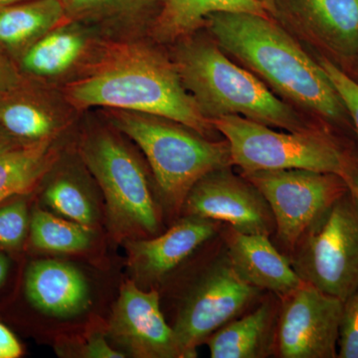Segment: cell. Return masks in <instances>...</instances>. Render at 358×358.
I'll return each mask as SVG.
<instances>
[{
    "mask_svg": "<svg viewBox=\"0 0 358 358\" xmlns=\"http://www.w3.org/2000/svg\"><path fill=\"white\" fill-rule=\"evenodd\" d=\"M206 22L221 48L281 95L327 119H341L345 107L322 66L270 17L220 13Z\"/></svg>",
    "mask_w": 358,
    "mask_h": 358,
    "instance_id": "cell-1",
    "label": "cell"
},
{
    "mask_svg": "<svg viewBox=\"0 0 358 358\" xmlns=\"http://www.w3.org/2000/svg\"><path fill=\"white\" fill-rule=\"evenodd\" d=\"M78 108L109 107L178 122L200 136L214 126L182 83L178 71L164 58L136 51L78 80L66 89Z\"/></svg>",
    "mask_w": 358,
    "mask_h": 358,
    "instance_id": "cell-2",
    "label": "cell"
},
{
    "mask_svg": "<svg viewBox=\"0 0 358 358\" xmlns=\"http://www.w3.org/2000/svg\"><path fill=\"white\" fill-rule=\"evenodd\" d=\"M176 69L208 119L241 115L289 131H307L291 107L213 45L195 43L181 49Z\"/></svg>",
    "mask_w": 358,
    "mask_h": 358,
    "instance_id": "cell-3",
    "label": "cell"
},
{
    "mask_svg": "<svg viewBox=\"0 0 358 358\" xmlns=\"http://www.w3.org/2000/svg\"><path fill=\"white\" fill-rule=\"evenodd\" d=\"M162 117L120 110L114 124L133 140L148 160L162 204L171 213L182 210L193 185L215 169L230 166L227 141H212Z\"/></svg>",
    "mask_w": 358,
    "mask_h": 358,
    "instance_id": "cell-4",
    "label": "cell"
},
{
    "mask_svg": "<svg viewBox=\"0 0 358 358\" xmlns=\"http://www.w3.org/2000/svg\"><path fill=\"white\" fill-rule=\"evenodd\" d=\"M81 155L102 190L110 237L124 244L159 234L162 203L134 152L113 134L98 133L85 138Z\"/></svg>",
    "mask_w": 358,
    "mask_h": 358,
    "instance_id": "cell-5",
    "label": "cell"
},
{
    "mask_svg": "<svg viewBox=\"0 0 358 358\" xmlns=\"http://www.w3.org/2000/svg\"><path fill=\"white\" fill-rule=\"evenodd\" d=\"M229 145L231 162L243 173L307 169L345 178L352 157L334 141L312 131L282 133L241 115L211 120Z\"/></svg>",
    "mask_w": 358,
    "mask_h": 358,
    "instance_id": "cell-6",
    "label": "cell"
},
{
    "mask_svg": "<svg viewBox=\"0 0 358 358\" xmlns=\"http://www.w3.org/2000/svg\"><path fill=\"white\" fill-rule=\"evenodd\" d=\"M303 282L345 301L358 289V197L352 189L329 206L294 250Z\"/></svg>",
    "mask_w": 358,
    "mask_h": 358,
    "instance_id": "cell-7",
    "label": "cell"
},
{
    "mask_svg": "<svg viewBox=\"0 0 358 358\" xmlns=\"http://www.w3.org/2000/svg\"><path fill=\"white\" fill-rule=\"evenodd\" d=\"M260 292L238 275L227 255L205 268L179 301L171 326L181 357H196L197 348L239 317Z\"/></svg>",
    "mask_w": 358,
    "mask_h": 358,
    "instance_id": "cell-8",
    "label": "cell"
},
{
    "mask_svg": "<svg viewBox=\"0 0 358 358\" xmlns=\"http://www.w3.org/2000/svg\"><path fill=\"white\" fill-rule=\"evenodd\" d=\"M267 200L278 239L293 252L322 213L350 190L343 176L307 169L243 173Z\"/></svg>",
    "mask_w": 358,
    "mask_h": 358,
    "instance_id": "cell-9",
    "label": "cell"
},
{
    "mask_svg": "<svg viewBox=\"0 0 358 358\" xmlns=\"http://www.w3.org/2000/svg\"><path fill=\"white\" fill-rule=\"evenodd\" d=\"M20 291L23 303L40 320L73 331L80 322L85 327L99 322L92 317L98 303L95 281L76 263L47 257L30 261Z\"/></svg>",
    "mask_w": 358,
    "mask_h": 358,
    "instance_id": "cell-10",
    "label": "cell"
},
{
    "mask_svg": "<svg viewBox=\"0 0 358 358\" xmlns=\"http://www.w3.org/2000/svg\"><path fill=\"white\" fill-rule=\"evenodd\" d=\"M275 348L282 358H336L343 301L303 282L282 296Z\"/></svg>",
    "mask_w": 358,
    "mask_h": 358,
    "instance_id": "cell-11",
    "label": "cell"
},
{
    "mask_svg": "<svg viewBox=\"0 0 358 358\" xmlns=\"http://www.w3.org/2000/svg\"><path fill=\"white\" fill-rule=\"evenodd\" d=\"M106 331L126 357L182 358L173 327L162 312L159 292L141 288L129 278L120 287Z\"/></svg>",
    "mask_w": 358,
    "mask_h": 358,
    "instance_id": "cell-12",
    "label": "cell"
},
{
    "mask_svg": "<svg viewBox=\"0 0 358 358\" xmlns=\"http://www.w3.org/2000/svg\"><path fill=\"white\" fill-rule=\"evenodd\" d=\"M183 215L222 221L247 234L270 236L275 220L267 200L248 179L230 166L215 169L199 179L186 196Z\"/></svg>",
    "mask_w": 358,
    "mask_h": 358,
    "instance_id": "cell-13",
    "label": "cell"
},
{
    "mask_svg": "<svg viewBox=\"0 0 358 358\" xmlns=\"http://www.w3.org/2000/svg\"><path fill=\"white\" fill-rule=\"evenodd\" d=\"M217 222L183 215L164 233L124 242L131 277L143 289H155L215 236Z\"/></svg>",
    "mask_w": 358,
    "mask_h": 358,
    "instance_id": "cell-14",
    "label": "cell"
},
{
    "mask_svg": "<svg viewBox=\"0 0 358 358\" xmlns=\"http://www.w3.org/2000/svg\"><path fill=\"white\" fill-rule=\"evenodd\" d=\"M225 241L226 255L233 268L251 286L282 298L303 284L291 261L278 251L267 235L247 234L230 227Z\"/></svg>",
    "mask_w": 358,
    "mask_h": 358,
    "instance_id": "cell-15",
    "label": "cell"
},
{
    "mask_svg": "<svg viewBox=\"0 0 358 358\" xmlns=\"http://www.w3.org/2000/svg\"><path fill=\"white\" fill-rule=\"evenodd\" d=\"M277 14L288 16L341 54L358 47V0H274Z\"/></svg>",
    "mask_w": 358,
    "mask_h": 358,
    "instance_id": "cell-16",
    "label": "cell"
},
{
    "mask_svg": "<svg viewBox=\"0 0 358 358\" xmlns=\"http://www.w3.org/2000/svg\"><path fill=\"white\" fill-rule=\"evenodd\" d=\"M279 308L266 301L253 312L237 317L206 339L212 358H261L275 348Z\"/></svg>",
    "mask_w": 358,
    "mask_h": 358,
    "instance_id": "cell-17",
    "label": "cell"
},
{
    "mask_svg": "<svg viewBox=\"0 0 358 358\" xmlns=\"http://www.w3.org/2000/svg\"><path fill=\"white\" fill-rule=\"evenodd\" d=\"M54 138L28 143L0 155V203L26 196L39 185L55 162Z\"/></svg>",
    "mask_w": 358,
    "mask_h": 358,
    "instance_id": "cell-18",
    "label": "cell"
},
{
    "mask_svg": "<svg viewBox=\"0 0 358 358\" xmlns=\"http://www.w3.org/2000/svg\"><path fill=\"white\" fill-rule=\"evenodd\" d=\"M27 243L48 255H87L98 243V230L36 207L30 216Z\"/></svg>",
    "mask_w": 358,
    "mask_h": 358,
    "instance_id": "cell-19",
    "label": "cell"
},
{
    "mask_svg": "<svg viewBox=\"0 0 358 358\" xmlns=\"http://www.w3.org/2000/svg\"><path fill=\"white\" fill-rule=\"evenodd\" d=\"M251 13L271 17L259 0H162L157 29L164 38L194 31L212 14Z\"/></svg>",
    "mask_w": 358,
    "mask_h": 358,
    "instance_id": "cell-20",
    "label": "cell"
},
{
    "mask_svg": "<svg viewBox=\"0 0 358 358\" xmlns=\"http://www.w3.org/2000/svg\"><path fill=\"white\" fill-rule=\"evenodd\" d=\"M62 15L59 0H26L0 7V44L22 46L49 31Z\"/></svg>",
    "mask_w": 358,
    "mask_h": 358,
    "instance_id": "cell-21",
    "label": "cell"
},
{
    "mask_svg": "<svg viewBox=\"0 0 358 358\" xmlns=\"http://www.w3.org/2000/svg\"><path fill=\"white\" fill-rule=\"evenodd\" d=\"M84 40L72 31H55L42 37L23 57V67L38 76H56L69 69L81 55Z\"/></svg>",
    "mask_w": 358,
    "mask_h": 358,
    "instance_id": "cell-22",
    "label": "cell"
},
{
    "mask_svg": "<svg viewBox=\"0 0 358 358\" xmlns=\"http://www.w3.org/2000/svg\"><path fill=\"white\" fill-rule=\"evenodd\" d=\"M42 203L61 217L98 230L101 212L98 203L83 185L70 178H59L47 186Z\"/></svg>",
    "mask_w": 358,
    "mask_h": 358,
    "instance_id": "cell-23",
    "label": "cell"
},
{
    "mask_svg": "<svg viewBox=\"0 0 358 358\" xmlns=\"http://www.w3.org/2000/svg\"><path fill=\"white\" fill-rule=\"evenodd\" d=\"M0 124L11 136L28 143L55 136L53 117L32 103L20 101L0 103Z\"/></svg>",
    "mask_w": 358,
    "mask_h": 358,
    "instance_id": "cell-24",
    "label": "cell"
},
{
    "mask_svg": "<svg viewBox=\"0 0 358 358\" xmlns=\"http://www.w3.org/2000/svg\"><path fill=\"white\" fill-rule=\"evenodd\" d=\"M54 350L60 357H126L124 353L110 345L103 320L92 324L79 333L56 338Z\"/></svg>",
    "mask_w": 358,
    "mask_h": 358,
    "instance_id": "cell-25",
    "label": "cell"
},
{
    "mask_svg": "<svg viewBox=\"0 0 358 358\" xmlns=\"http://www.w3.org/2000/svg\"><path fill=\"white\" fill-rule=\"evenodd\" d=\"M30 216L22 196L0 203V250L9 254L22 251L28 242Z\"/></svg>",
    "mask_w": 358,
    "mask_h": 358,
    "instance_id": "cell-26",
    "label": "cell"
},
{
    "mask_svg": "<svg viewBox=\"0 0 358 358\" xmlns=\"http://www.w3.org/2000/svg\"><path fill=\"white\" fill-rule=\"evenodd\" d=\"M338 357L358 358V289L343 301Z\"/></svg>",
    "mask_w": 358,
    "mask_h": 358,
    "instance_id": "cell-27",
    "label": "cell"
},
{
    "mask_svg": "<svg viewBox=\"0 0 358 358\" xmlns=\"http://www.w3.org/2000/svg\"><path fill=\"white\" fill-rule=\"evenodd\" d=\"M320 65L336 89L343 107L352 115L358 134V84L327 59L320 60Z\"/></svg>",
    "mask_w": 358,
    "mask_h": 358,
    "instance_id": "cell-28",
    "label": "cell"
},
{
    "mask_svg": "<svg viewBox=\"0 0 358 358\" xmlns=\"http://www.w3.org/2000/svg\"><path fill=\"white\" fill-rule=\"evenodd\" d=\"M23 346L15 334L0 322V358H20Z\"/></svg>",
    "mask_w": 358,
    "mask_h": 358,
    "instance_id": "cell-29",
    "label": "cell"
},
{
    "mask_svg": "<svg viewBox=\"0 0 358 358\" xmlns=\"http://www.w3.org/2000/svg\"><path fill=\"white\" fill-rule=\"evenodd\" d=\"M15 265L10 254L0 250V296L6 294V291L15 280Z\"/></svg>",
    "mask_w": 358,
    "mask_h": 358,
    "instance_id": "cell-30",
    "label": "cell"
},
{
    "mask_svg": "<svg viewBox=\"0 0 358 358\" xmlns=\"http://www.w3.org/2000/svg\"><path fill=\"white\" fill-rule=\"evenodd\" d=\"M20 82V77L13 65L0 54V95L13 91Z\"/></svg>",
    "mask_w": 358,
    "mask_h": 358,
    "instance_id": "cell-31",
    "label": "cell"
},
{
    "mask_svg": "<svg viewBox=\"0 0 358 358\" xmlns=\"http://www.w3.org/2000/svg\"><path fill=\"white\" fill-rule=\"evenodd\" d=\"M345 179L350 186V189L357 194L358 197V162L353 160L348 167V173H346Z\"/></svg>",
    "mask_w": 358,
    "mask_h": 358,
    "instance_id": "cell-32",
    "label": "cell"
},
{
    "mask_svg": "<svg viewBox=\"0 0 358 358\" xmlns=\"http://www.w3.org/2000/svg\"><path fill=\"white\" fill-rule=\"evenodd\" d=\"M72 1L78 6H91L113 1V0H72Z\"/></svg>",
    "mask_w": 358,
    "mask_h": 358,
    "instance_id": "cell-33",
    "label": "cell"
},
{
    "mask_svg": "<svg viewBox=\"0 0 358 358\" xmlns=\"http://www.w3.org/2000/svg\"><path fill=\"white\" fill-rule=\"evenodd\" d=\"M261 3L267 9L268 13H270L271 16H275L277 10H275V6L274 0H259Z\"/></svg>",
    "mask_w": 358,
    "mask_h": 358,
    "instance_id": "cell-34",
    "label": "cell"
},
{
    "mask_svg": "<svg viewBox=\"0 0 358 358\" xmlns=\"http://www.w3.org/2000/svg\"><path fill=\"white\" fill-rule=\"evenodd\" d=\"M26 0H0V7L11 6V4L20 3Z\"/></svg>",
    "mask_w": 358,
    "mask_h": 358,
    "instance_id": "cell-35",
    "label": "cell"
},
{
    "mask_svg": "<svg viewBox=\"0 0 358 358\" xmlns=\"http://www.w3.org/2000/svg\"><path fill=\"white\" fill-rule=\"evenodd\" d=\"M11 150V148L7 145L6 141L0 138V155H3L4 152H6L7 150Z\"/></svg>",
    "mask_w": 358,
    "mask_h": 358,
    "instance_id": "cell-36",
    "label": "cell"
}]
</instances>
